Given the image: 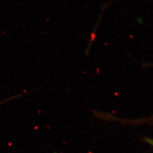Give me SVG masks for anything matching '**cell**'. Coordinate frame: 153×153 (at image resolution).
<instances>
[{
    "label": "cell",
    "instance_id": "6da1fadb",
    "mask_svg": "<svg viewBox=\"0 0 153 153\" xmlns=\"http://www.w3.org/2000/svg\"><path fill=\"white\" fill-rule=\"evenodd\" d=\"M16 97H18V96L13 97H11V98H10L6 99V100H4V101H2V102H0V105H1V104H4V103H5V102H9V100H13V99H14V98H16Z\"/></svg>",
    "mask_w": 153,
    "mask_h": 153
}]
</instances>
